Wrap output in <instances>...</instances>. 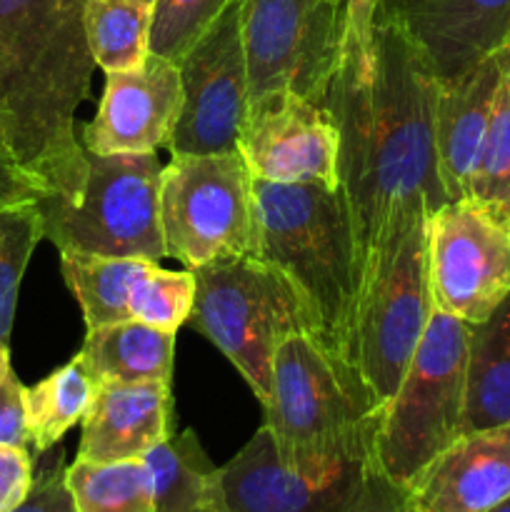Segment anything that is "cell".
Segmentation results:
<instances>
[{"mask_svg":"<svg viewBox=\"0 0 510 512\" xmlns=\"http://www.w3.org/2000/svg\"><path fill=\"white\" fill-rule=\"evenodd\" d=\"M373 68L340 58L325 108L340 135V193L360 265V290L410 210L448 203L433 138L435 78L415 40L378 13ZM360 300V295H358Z\"/></svg>","mask_w":510,"mask_h":512,"instance_id":"6da1fadb","label":"cell"},{"mask_svg":"<svg viewBox=\"0 0 510 512\" xmlns=\"http://www.w3.org/2000/svg\"><path fill=\"white\" fill-rule=\"evenodd\" d=\"M88 0H0V143L65 200H78L88 158L75 113L95 60L85 38Z\"/></svg>","mask_w":510,"mask_h":512,"instance_id":"7a4b0ae2","label":"cell"},{"mask_svg":"<svg viewBox=\"0 0 510 512\" xmlns=\"http://www.w3.org/2000/svg\"><path fill=\"white\" fill-rule=\"evenodd\" d=\"M265 430L280 465L323 480L358 460H378L383 405L355 363L320 335H290L273 358Z\"/></svg>","mask_w":510,"mask_h":512,"instance_id":"3957f363","label":"cell"},{"mask_svg":"<svg viewBox=\"0 0 510 512\" xmlns=\"http://www.w3.org/2000/svg\"><path fill=\"white\" fill-rule=\"evenodd\" d=\"M258 255L298 283L318 313L323 340L350 358L360 295L353 225L340 188L253 180Z\"/></svg>","mask_w":510,"mask_h":512,"instance_id":"277c9868","label":"cell"},{"mask_svg":"<svg viewBox=\"0 0 510 512\" xmlns=\"http://www.w3.org/2000/svg\"><path fill=\"white\" fill-rule=\"evenodd\" d=\"M195 300L188 325L210 340L268 405L275 350L290 335H320L318 313L288 273L260 255H223L190 268Z\"/></svg>","mask_w":510,"mask_h":512,"instance_id":"5b68a950","label":"cell"},{"mask_svg":"<svg viewBox=\"0 0 510 512\" xmlns=\"http://www.w3.org/2000/svg\"><path fill=\"white\" fill-rule=\"evenodd\" d=\"M468 338L470 323L435 308L403 383L383 408L375 455L408 493L463 435Z\"/></svg>","mask_w":510,"mask_h":512,"instance_id":"8992f818","label":"cell"},{"mask_svg":"<svg viewBox=\"0 0 510 512\" xmlns=\"http://www.w3.org/2000/svg\"><path fill=\"white\" fill-rule=\"evenodd\" d=\"M88 158V180L78 200H38L45 240L58 253L108 258H168L160 225V165L155 153H113Z\"/></svg>","mask_w":510,"mask_h":512,"instance_id":"52a82bcc","label":"cell"},{"mask_svg":"<svg viewBox=\"0 0 510 512\" xmlns=\"http://www.w3.org/2000/svg\"><path fill=\"white\" fill-rule=\"evenodd\" d=\"M428 215V203L410 210L360 290L350 360L383 408L403 383L435 310L428 275Z\"/></svg>","mask_w":510,"mask_h":512,"instance_id":"ba28073f","label":"cell"},{"mask_svg":"<svg viewBox=\"0 0 510 512\" xmlns=\"http://www.w3.org/2000/svg\"><path fill=\"white\" fill-rule=\"evenodd\" d=\"M253 180L238 148L173 155L160 173V225L168 258L190 270L223 255H258Z\"/></svg>","mask_w":510,"mask_h":512,"instance_id":"9c48e42d","label":"cell"},{"mask_svg":"<svg viewBox=\"0 0 510 512\" xmlns=\"http://www.w3.org/2000/svg\"><path fill=\"white\" fill-rule=\"evenodd\" d=\"M248 103L290 90L323 105L340 65L345 0H240Z\"/></svg>","mask_w":510,"mask_h":512,"instance_id":"30bf717a","label":"cell"},{"mask_svg":"<svg viewBox=\"0 0 510 512\" xmlns=\"http://www.w3.org/2000/svg\"><path fill=\"white\" fill-rule=\"evenodd\" d=\"M428 275L435 308L480 323L510 295V218L460 198L428 215Z\"/></svg>","mask_w":510,"mask_h":512,"instance_id":"8fae6325","label":"cell"},{"mask_svg":"<svg viewBox=\"0 0 510 512\" xmlns=\"http://www.w3.org/2000/svg\"><path fill=\"white\" fill-rule=\"evenodd\" d=\"M230 512H410V493L378 460H358L323 480L283 468L265 425L220 468Z\"/></svg>","mask_w":510,"mask_h":512,"instance_id":"7c38bea8","label":"cell"},{"mask_svg":"<svg viewBox=\"0 0 510 512\" xmlns=\"http://www.w3.org/2000/svg\"><path fill=\"white\" fill-rule=\"evenodd\" d=\"M178 70L183 105L165 145L170 155L225 153L238 148L240 125L248 110L240 0H230L200 33L178 60Z\"/></svg>","mask_w":510,"mask_h":512,"instance_id":"4fadbf2b","label":"cell"},{"mask_svg":"<svg viewBox=\"0 0 510 512\" xmlns=\"http://www.w3.org/2000/svg\"><path fill=\"white\" fill-rule=\"evenodd\" d=\"M238 153L258 180L340 185V135L333 115L290 90L250 100Z\"/></svg>","mask_w":510,"mask_h":512,"instance_id":"5bb4252c","label":"cell"},{"mask_svg":"<svg viewBox=\"0 0 510 512\" xmlns=\"http://www.w3.org/2000/svg\"><path fill=\"white\" fill-rule=\"evenodd\" d=\"M183 90L178 63L150 53L138 70L105 73L98 113L83 125L85 153H155L178 123Z\"/></svg>","mask_w":510,"mask_h":512,"instance_id":"9a60e30c","label":"cell"},{"mask_svg":"<svg viewBox=\"0 0 510 512\" xmlns=\"http://www.w3.org/2000/svg\"><path fill=\"white\" fill-rule=\"evenodd\" d=\"M380 13L415 40L438 80L455 78L510 40V0H383Z\"/></svg>","mask_w":510,"mask_h":512,"instance_id":"2e32d148","label":"cell"},{"mask_svg":"<svg viewBox=\"0 0 510 512\" xmlns=\"http://www.w3.org/2000/svg\"><path fill=\"white\" fill-rule=\"evenodd\" d=\"M508 63V45H503L473 68L455 78L438 80L435 85V163L448 203L470 195V180L488 135L495 95L508 73Z\"/></svg>","mask_w":510,"mask_h":512,"instance_id":"e0dca14e","label":"cell"},{"mask_svg":"<svg viewBox=\"0 0 510 512\" xmlns=\"http://www.w3.org/2000/svg\"><path fill=\"white\" fill-rule=\"evenodd\" d=\"M510 500V425L460 435L410 493V512H493Z\"/></svg>","mask_w":510,"mask_h":512,"instance_id":"ac0fdd59","label":"cell"},{"mask_svg":"<svg viewBox=\"0 0 510 512\" xmlns=\"http://www.w3.org/2000/svg\"><path fill=\"white\" fill-rule=\"evenodd\" d=\"M78 460L120 463L143 460L173 435L170 383H95V398L83 418Z\"/></svg>","mask_w":510,"mask_h":512,"instance_id":"d6986e66","label":"cell"},{"mask_svg":"<svg viewBox=\"0 0 510 512\" xmlns=\"http://www.w3.org/2000/svg\"><path fill=\"white\" fill-rule=\"evenodd\" d=\"M510 425V295L470 325L463 435Z\"/></svg>","mask_w":510,"mask_h":512,"instance_id":"ffe728a7","label":"cell"},{"mask_svg":"<svg viewBox=\"0 0 510 512\" xmlns=\"http://www.w3.org/2000/svg\"><path fill=\"white\" fill-rule=\"evenodd\" d=\"M95 383H170L173 380L175 333L140 320L90 328L78 353Z\"/></svg>","mask_w":510,"mask_h":512,"instance_id":"44dd1931","label":"cell"},{"mask_svg":"<svg viewBox=\"0 0 510 512\" xmlns=\"http://www.w3.org/2000/svg\"><path fill=\"white\" fill-rule=\"evenodd\" d=\"M158 512H230L223 473L215 468L195 430L170 435L145 455Z\"/></svg>","mask_w":510,"mask_h":512,"instance_id":"7402d4cb","label":"cell"},{"mask_svg":"<svg viewBox=\"0 0 510 512\" xmlns=\"http://www.w3.org/2000/svg\"><path fill=\"white\" fill-rule=\"evenodd\" d=\"M153 265L158 263L140 258L60 253V270L70 293L83 308L88 330L133 320L130 313L133 293Z\"/></svg>","mask_w":510,"mask_h":512,"instance_id":"603a6c76","label":"cell"},{"mask_svg":"<svg viewBox=\"0 0 510 512\" xmlns=\"http://www.w3.org/2000/svg\"><path fill=\"white\" fill-rule=\"evenodd\" d=\"M93 398L95 380L78 355L33 388H25V423L35 453L55 448L70 428L83 423Z\"/></svg>","mask_w":510,"mask_h":512,"instance_id":"cb8c5ba5","label":"cell"},{"mask_svg":"<svg viewBox=\"0 0 510 512\" xmlns=\"http://www.w3.org/2000/svg\"><path fill=\"white\" fill-rule=\"evenodd\" d=\"M153 5L133 0H88L85 38L95 65L105 73L138 70L150 55Z\"/></svg>","mask_w":510,"mask_h":512,"instance_id":"d4e9b609","label":"cell"},{"mask_svg":"<svg viewBox=\"0 0 510 512\" xmlns=\"http://www.w3.org/2000/svg\"><path fill=\"white\" fill-rule=\"evenodd\" d=\"M65 478L78 512H158L145 460L85 463L75 458Z\"/></svg>","mask_w":510,"mask_h":512,"instance_id":"484cf974","label":"cell"},{"mask_svg":"<svg viewBox=\"0 0 510 512\" xmlns=\"http://www.w3.org/2000/svg\"><path fill=\"white\" fill-rule=\"evenodd\" d=\"M45 238L38 203L0 210V348L10 350L15 305L35 245Z\"/></svg>","mask_w":510,"mask_h":512,"instance_id":"4316f807","label":"cell"},{"mask_svg":"<svg viewBox=\"0 0 510 512\" xmlns=\"http://www.w3.org/2000/svg\"><path fill=\"white\" fill-rule=\"evenodd\" d=\"M510 65V63H508ZM470 195L510 218V78L505 73L495 95L488 135L470 180Z\"/></svg>","mask_w":510,"mask_h":512,"instance_id":"83f0119b","label":"cell"},{"mask_svg":"<svg viewBox=\"0 0 510 512\" xmlns=\"http://www.w3.org/2000/svg\"><path fill=\"white\" fill-rule=\"evenodd\" d=\"M193 300V270H163L160 265H153L135 288L130 313L140 323L178 333L193 313Z\"/></svg>","mask_w":510,"mask_h":512,"instance_id":"f1b7e54d","label":"cell"},{"mask_svg":"<svg viewBox=\"0 0 510 512\" xmlns=\"http://www.w3.org/2000/svg\"><path fill=\"white\" fill-rule=\"evenodd\" d=\"M230 0H155L150 53L178 63Z\"/></svg>","mask_w":510,"mask_h":512,"instance_id":"f546056e","label":"cell"},{"mask_svg":"<svg viewBox=\"0 0 510 512\" xmlns=\"http://www.w3.org/2000/svg\"><path fill=\"white\" fill-rule=\"evenodd\" d=\"M0 445L30 448L25 423V385L10 365L8 348H0Z\"/></svg>","mask_w":510,"mask_h":512,"instance_id":"4dcf8cb0","label":"cell"},{"mask_svg":"<svg viewBox=\"0 0 510 512\" xmlns=\"http://www.w3.org/2000/svg\"><path fill=\"white\" fill-rule=\"evenodd\" d=\"M383 0H345V30L340 58H350L363 68H373L375 20Z\"/></svg>","mask_w":510,"mask_h":512,"instance_id":"1f68e13d","label":"cell"},{"mask_svg":"<svg viewBox=\"0 0 510 512\" xmlns=\"http://www.w3.org/2000/svg\"><path fill=\"white\" fill-rule=\"evenodd\" d=\"M65 473H68V465L63 455H58L48 468L35 475L28 495L10 512H78Z\"/></svg>","mask_w":510,"mask_h":512,"instance_id":"d6a6232c","label":"cell"},{"mask_svg":"<svg viewBox=\"0 0 510 512\" xmlns=\"http://www.w3.org/2000/svg\"><path fill=\"white\" fill-rule=\"evenodd\" d=\"M45 195H50V190L43 180L18 163V158L0 143V210L38 203Z\"/></svg>","mask_w":510,"mask_h":512,"instance_id":"836d02e7","label":"cell"},{"mask_svg":"<svg viewBox=\"0 0 510 512\" xmlns=\"http://www.w3.org/2000/svg\"><path fill=\"white\" fill-rule=\"evenodd\" d=\"M33 455L28 448L0 445V512H10L33 485Z\"/></svg>","mask_w":510,"mask_h":512,"instance_id":"e575fe53","label":"cell"},{"mask_svg":"<svg viewBox=\"0 0 510 512\" xmlns=\"http://www.w3.org/2000/svg\"><path fill=\"white\" fill-rule=\"evenodd\" d=\"M493 512H510V500H508V503H503V505H500V508H495Z\"/></svg>","mask_w":510,"mask_h":512,"instance_id":"d590c367","label":"cell"},{"mask_svg":"<svg viewBox=\"0 0 510 512\" xmlns=\"http://www.w3.org/2000/svg\"><path fill=\"white\" fill-rule=\"evenodd\" d=\"M133 3H145V5H153L155 0H133Z\"/></svg>","mask_w":510,"mask_h":512,"instance_id":"8d00e7d4","label":"cell"},{"mask_svg":"<svg viewBox=\"0 0 510 512\" xmlns=\"http://www.w3.org/2000/svg\"><path fill=\"white\" fill-rule=\"evenodd\" d=\"M505 45H508V53H510V40H508V43H505ZM508 78H510V65H508Z\"/></svg>","mask_w":510,"mask_h":512,"instance_id":"74e56055","label":"cell"}]
</instances>
